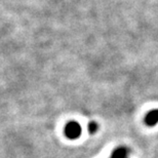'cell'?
<instances>
[{"instance_id": "1", "label": "cell", "mask_w": 158, "mask_h": 158, "mask_svg": "<svg viewBox=\"0 0 158 158\" xmlns=\"http://www.w3.org/2000/svg\"><path fill=\"white\" fill-rule=\"evenodd\" d=\"M65 135L70 140L78 139L81 135V126L76 121L68 122L65 126Z\"/></svg>"}, {"instance_id": "2", "label": "cell", "mask_w": 158, "mask_h": 158, "mask_svg": "<svg viewBox=\"0 0 158 158\" xmlns=\"http://www.w3.org/2000/svg\"><path fill=\"white\" fill-rule=\"evenodd\" d=\"M158 122V109L148 112L145 117V123L148 126H154Z\"/></svg>"}, {"instance_id": "3", "label": "cell", "mask_w": 158, "mask_h": 158, "mask_svg": "<svg viewBox=\"0 0 158 158\" xmlns=\"http://www.w3.org/2000/svg\"><path fill=\"white\" fill-rule=\"evenodd\" d=\"M110 158H128V150L124 147H119L113 151Z\"/></svg>"}, {"instance_id": "4", "label": "cell", "mask_w": 158, "mask_h": 158, "mask_svg": "<svg viewBox=\"0 0 158 158\" xmlns=\"http://www.w3.org/2000/svg\"><path fill=\"white\" fill-rule=\"evenodd\" d=\"M98 128H99V125H98L97 122L91 121L89 124H88V131H89L90 134H94V132L98 131Z\"/></svg>"}]
</instances>
